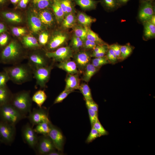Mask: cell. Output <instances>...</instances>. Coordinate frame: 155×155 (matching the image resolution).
Wrapping results in <instances>:
<instances>
[{"instance_id": "6da1fadb", "label": "cell", "mask_w": 155, "mask_h": 155, "mask_svg": "<svg viewBox=\"0 0 155 155\" xmlns=\"http://www.w3.org/2000/svg\"><path fill=\"white\" fill-rule=\"evenodd\" d=\"M23 47L17 41L11 40L9 44L0 51V63L13 65L21 63L26 58Z\"/></svg>"}, {"instance_id": "7a4b0ae2", "label": "cell", "mask_w": 155, "mask_h": 155, "mask_svg": "<svg viewBox=\"0 0 155 155\" xmlns=\"http://www.w3.org/2000/svg\"><path fill=\"white\" fill-rule=\"evenodd\" d=\"M10 80L15 84L20 85L30 81L33 77V70L28 64L21 63L3 68Z\"/></svg>"}, {"instance_id": "3957f363", "label": "cell", "mask_w": 155, "mask_h": 155, "mask_svg": "<svg viewBox=\"0 0 155 155\" xmlns=\"http://www.w3.org/2000/svg\"><path fill=\"white\" fill-rule=\"evenodd\" d=\"M32 101L30 91L23 90L13 94L10 103L21 113L26 116L31 111Z\"/></svg>"}, {"instance_id": "277c9868", "label": "cell", "mask_w": 155, "mask_h": 155, "mask_svg": "<svg viewBox=\"0 0 155 155\" xmlns=\"http://www.w3.org/2000/svg\"><path fill=\"white\" fill-rule=\"evenodd\" d=\"M27 116L24 115L10 103L0 106V121L16 125Z\"/></svg>"}, {"instance_id": "5b68a950", "label": "cell", "mask_w": 155, "mask_h": 155, "mask_svg": "<svg viewBox=\"0 0 155 155\" xmlns=\"http://www.w3.org/2000/svg\"><path fill=\"white\" fill-rule=\"evenodd\" d=\"M15 125L0 121V140L1 142L10 145L16 135Z\"/></svg>"}, {"instance_id": "8992f818", "label": "cell", "mask_w": 155, "mask_h": 155, "mask_svg": "<svg viewBox=\"0 0 155 155\" xmlns=\"http://www.w3.org/2000/svg\"><path fill=\"white\" fill-rule=\"evenodd\" d=\"M56 148L52 140L48 135H43L38 137L34 150L40 155H47L55 150Z\"/></svg>"}, {"instance_id": "52a82bcc", "label": "cell", "mask_w": 155, "mask_h": 155, "mask_svg": "<svg viewBox=\"0 0 155 155\" xmlns=\"http://www.w3.org/2000/svg\"><path fill=\"white\" fill-rule=\"evenodd\" d=\"M52 65H48L38 68L33 70V77L36 80V85L41 88L45 87L48 81L51 70Z\"/></svg>"}, {"instance_id": "ba28073f", "label": "cell", "mask_w": 155, "mask_h": 155, "mask_svg": "<svg viewBox=\"0 0 155 155\" xmlns=\"http://www.w3.org/2000/svg\"><path fill=\"white\" fill-rule=\"evenodd\" d=\"M45 54L48 58L60 62L69 60L72 57V50L67 46L59 48L54 51L46 52Z\"/></svg>"}, {"instance_id": "9c48e42d", "label": "cell", "mask_w": 155, "mask_h": 155, "mask_svg": "<svg viewBox=\"0 0 155 155\" xmlns=\"http://www.w3.org/2000/svg\"><path fill=\"white\" fill-rule=\"evenodd\" d=\"M36 49L27 55L28 63L33 70L48 65L46 55L43 56Z\"/></svg>"}, {"instance_id": "30bf717a", "label": "cell", "mask_w": 155, "mask_h": 155, "mask_svg": "<svg viewBox=\"0 0 155 155\" xmlns=\"http://www.w3.org/2000/svg\"><path fill=\"white\" fill-rule=\"evenodd\" d=\"M22 135L24 142L34 150L38 137L32 126L28 123L23 126L22 130Z\"/></svg>"}, {"instance_id": "8fae6325", "label": "cell", "mask_w": 155, "mask_h": 155, "mask_svg": "<svg viewBox=\"0 0 155 155\" xmlns=\"http://www.w3.org/2000/svg\"><path fill=\"white\" fill-rule=\"evenodd\" d=\"M28 119L32 126L45 121H50L46 112L41 107L34 108L28 114Z\"/></svg>"}, {"instance_id": "7c38bea8", "label": "cell", "mask_w": 155, "mask_h": 155, "mask_svg": "<svg viewBox=\"0 0 155 155\" xmlns=\"http://www.w3.org/2000/svg\"><path fill=\"white\" fill-rule=\"evenodd\" d=\"M50 127V131L48 135L53 142L56 149L59 152L62 151L64 144V137L59 129L51 123Z\"/></svg>"}, {"instance_id": "4fadbf2b", "label": "cell", "mask_w": 155, "mask_h": 155, "mask_svg": "<svg viewBox=\"0 0 155 155\" xmlns=\"http://www.w3.org/2000/svg\"><path fill=\"white\" fill-rule=\"evenodd\" d=\"M153 1H142L139 17L142 21L145 22L149 20L154 15V6Z\"/></svg>"}, {"instance_id": "5bb4252c", "label": "cell", "mask_w": 155, "mask_h": 155, "mask_svg": "<svg viewBox=\"0 0 155 155\" xmlns=\"http://www.w3.org/2000/svg\"><path fill=\"white\" fill-rule=\"evenodd\" d=\"M0 20L3 22L20 23L22 22V18L18 13L4 9L0 10Z\"/></svg>"}, {"instance_id": "9a60e30c", "label": "cell", "mask_w": 155, "mask_h": 155, "mask_svg": "<svg viewBox=\"0 0 155 155\" xmlns=\"http://www.w3.org/2000/svg\"><path fill=\"white\" fill-rule=\"evenodd\" d=\"M67 37L65 34L61 32L55 33L49 41L47 47L49 50L56 49L63 44L66 41Z\"/></svg>"}, {"instance_id": "2e32d148", "label": "cell", "mask_w": 155, "mask_h": 155, "mask_svg": "<svg viewBox=\"0 0 155 155\" xmlns=\"http://www.w3.org/2000/svg\"><path fill=\"white\" fill-rule=\"evenodd\" d=\"M28 21L31 30L37 33L42 29V24L38 16L34 13H30L28 16Z\"/></svg>"}, {"instance_id": "e0dca14e", "label": "cell", "mask_w": 155, "mask_h": 155, "mask_svg": "<svg viewBox=\"0 0 155 155\" xmlns=\"http://www.w3.org/2000/svg\"><path fill=\"white\" fill-rule=\"evenodd\" d=\"M65 82V90L73 91L75 89H79L80 80L78 75L76 74L69 73L66 78Z\"/></svg>"}, {"instance_id": "ac0fdd59", "label": "cell", "mask_w": 155, "mask_h": 155, "mask_svg": "<svg viewBox=\"0 0 155 155\" xmlns=\"http://www.w3.org/2000/svg\"><path fill=\"white\" fill-rule=\"evenodd\" d=\"M21 42L23 47L26 49H38L40 46L37 39L31 35L24 36Z\"/></svg>"}, {"instance_id": "d6986e66", "label": "cell", "mask_w": 155, "mask_h": 155, "mask_svg": "<svg viewBox=\"0 0 155 155\" xmlns=\"http://www.w3.org/2000/svg\"><path fill=\"white\" fill-rule=\"evenodd\" d=\"M57 66L69 74H76L78 72L76 63L70 60L60 62Z\"/></svg>"}, {"instance_id": "ffe728a7", "label": "cell", "mask_w": 155, "mask_h": 155, "mask_svg": "<svg viewBox=\"0 0 155 155\" xmlns=\"http://www.w3.org/2000/svg\"><path fill=\"white\" fill-rule=\"evenodd\" d=\"M13 94L7 85L0 87V106L10 103Z\"/></svg>"}, {"instance_id": "44dd1931", "label": "cell", "mask_w": 155, "mask_h": 155, "mask_svg": "<svg viewBox=\"0 0 155 155\" xmlns=\"http://www.w3.org/2000/svg\"><path fill=\"white\" fill-rule=\"evenodd\" d=\"M38 16L41 22L46 26H51L54 20L51 12L46 9L41 10Z\"/></svg>"}, {"instance_id": "7402d4cb", "label": "cell", "mask_w": 155, "mask_h": 155, "mask_svg": "<svg viewBox=\"0 0 155 155\" xmlns=\"http://www.w3.org/2000/svg\"><path fill=\"white\" fill-rule=\"evenodd\" d=\"M51 7L57 22L60 23L62 21L65 15L61 8L59 0H53Z\"/></svg>"}, {"instance_id": "603a6c76", "label": "cell", "mask_w": 155, "mask_h": 155, "mask_svg": "<svg viewBox=\"0 0 155 155\" xmlns=\"http://www.w3.org/2000/svg\"><path fill=\"white\" fill-rule=\"evenodd\" d=\"M75 59L76 64L80 68H83L89 63L90 57L87 53L83 51L78 53L75 56Z\"/></svg>"}, {"instance_id": "cb8c5ba5", "label": "cell", "mask_w": 155, "mask_h": 155, "mask_svg": "<svg viewBox=\"0 0 155 155\" xmlns=\"http://www.w3.org/2000/svg\"><path fill=\"white\" fill-rule=\"evenodd\" d=\"M47 96L44 91L39 90L36 91L32 97V101L35 102L38 107H41L47 98Z\"/></svg>"}, {"instance_id": "d4e9b609", "label": "cell", "mask_w": 155, "mask_h": 155, "mask_svg": "<svg viewBox=\"0 0 155 155\" xmlns=\"http://www.w3.org/2000/svg\"><path fill=\"white\" fill-rule=\"evenodd\" d=\"M99 68L95 67L92 63H88L85 67L83 80L88 82L98 70Z\"/></svg>"}, {"instance_id": "484cf974", "label": "cell", "mask_w": 155, "mask_h": 155, "mask_svg": "<svg viewBox=\"0 0 155 155\" xmlns=\"http://www.w3.org/2000/svg\"><path fill=\"white\" fill-rule=\"evenodd\" d=\"M51 123L50 121L41 123L36 125L34 130L36 133L48 135L51 129Z\"/></svg>"}, {"instance_id": "4316f807", "label": "cell", "mask_w": 155, "mask_h": 155, "mask_svg": "<svg viewBox=\"0 0 155 155\" xmlns=\"http://www.w3.org/2000/svg\"><path fill=\"white\" fill-rule=\"evenodd\" d=\"M144 22V36L148 39L154 38L155 36V25L150 20Z\"/></svg>"}, {"instance_id": "83f0119b", "label": "cell", "mask_w": 155, "mask_h": 155, "mask_svg": "<svg viewBox=\"0 0 155 155\" xmlns=\"http://www.w3.org/2000/svg\"><path fill=\"white\" fill-rule=\"evenodd\" d=\"M86 38L89 40L96 43L98 45L106 44L99 37L98 35L87 27Z\"/></svg>"}, {"instance_id": "f1b7e54d", "label": "cell", "mask_w": 155, "mask_h": 155, "mask_svg": "<svg viewBox=\"0 0 155 155\" xmlns=\"http://www.w3.org/2000/svg\"><path fill=\"white\" fill-rule=\"evenodd\" d=\"M75 3L83 9H90L96 7L98 2L94 0H73Z\"/></svg>"}, {"instance_id": "f546056e", "label": "cell", "mask_w": 155, "mask_h": 155, "mask_svg": "<svg viewBox=\"0 0 155 155\" xmlns=\"http://www.w3.org/2000/svg\"><path fill=\"white\" fill-rule=\"evenodd\" d=\"M53 0H32V3L35 8L40 10L46 9L52 5Z\"/></svg>"}, {"instance_id": "4dcf8cb0", "label": "cell", "mask_w": 155, "mask_h": 155, "mask_svg": "<svg viewBox=\"0 0 155 155\" xmlns=\"http://www.w3.org/2000/svg\"><path fill=\"white\" fill-rule=\"evenodd\" d=\"M77 18L79 22L85 27H87L96 21L95 19L82 12H80L78 13Z\"/></svg>"}, {"instance_id": "1f68e13d", "label": "cell", "mask_w": 155, "mask_h": 155, "mask_svg": "<svg viewBox=\"0 0 155 155\" xmlns=\"http://www.w3.org/2000/svg\"><path fill=\"white\" fill-rule=\"evenodd\" d=\"M59 1L65 16L72 12L74 8L72 0H59Z\"/></svg>"}, {"instance_id": "d6a6232c", "label": "cell", "mask_w": 155, "mask_h": 155, "mask_svg": "<svg viewBox=\"0 0 155 155\" xmlns=\"http://www.w3.org/2000/svg\"><path fill=\"white\" fill-rule=\"evenodd\" d=\"M75 18L74 15L71 13L65 16L62 21V26L65 28L72 27L75 22Z\"/></svg>"}, {"instance_id": "836d02e7", "label": "cell", "mask_w": 155, "mask_h": 155, "mask_svg": "<svg viewBox=\"0 0 155 155\" xmlns=\"http://www.w3.org/2000/svg\"><path fill=\"white\" fill-rule=\"evenodd\" d=\"M79 89L83 94L86 101L93 100L90 89L87 84L83 83L80 85Z\"/></svg>"}, {"instance_id": "e575fe53", "label": "cell", "mask_w": 155, "mask_h": 155, "mask_svg": "<svg viewBox=\"0 0 155 155\" xmlns=\"http://www.w3.org/2000/svg\"><path fill=\"white\" fill-rule=\"evenodd\" d=\"M133 50V47L130 45H126L121 46L120 59L122 60L125 59L131 54Z\"/></svg>"}, {"instance_id": "d590c367", "label": "cell", "mask_w": 155, "mask_h": 155, "mask_svg": "<svg viewBox=\"0 0 155 155\" xmlns=\"http://www.w3.org/2000/svg\"><path fill=\"white\" fill-rule=\"evenodd\" d=\"M87 27H77L74 30L75 36L80 38L84 42L86 38Z\"/></svg>"}, {"instance_id": "8d00e7d4", "label": "cell", "mask_w": 155, "mask_h": 155, "mask_svg": "<svg viewBox=\"0 0 155 155\" xmlns=\"http://www.w3.org/2000/svg\"><path fill=\"white\" fill-rule=\"evenodd\" d=\"M106 57H95L92 60V64L95 67L99 68L102 66L110 63Z\"/></svg>"}, {"instance_id": "74e56055", "label": "cell", "mask_w": 155, "mask_h": 155, "mask_svg": "<svg viewBox=\"0 0 155 155\" xmlns=\"http://www.w3.org/2000/svg\"><path fill=\"white\" fill-rule=\"evenodd\" d=\"M11 41L7 32L0 34V51L5 48Z\"/></svg>"}, {"instance_id": "f35d334b", "label": "cell", "mask_w": 155, "mask_h": 155, "mask_svg": "<svg viewBox=\"0 0 155 155\" xmlns=\"http://www.w3.org/2000/svg\"><path fill=\"white\" fill-rule=\"evenodd\" d=\"M101 2L106 8L109 9H114L120 5L117 0H101Z\"/></svg>"}, {"instance_id": "ab89813d", "label": "cell", "mask_w": 155, "mask_h": 155, "mask_svg": "<svg viewBox=\"0 0 155 155\" xmlns=\"http://www.w3.org/2000/svg\"><path fill=\"white\" fill-rule=\"evenodd\" d=\"M92 127L96 130L101 136L108 135V132L103 127L99 120L96 121L92 126Z\"/></svg>"}, {"instance_id": "60d3db41", "label": "cell", "mask_w": 155, "mask_h": 155, "mask_svg": "<svg viewBox=\"0 0 155 155\" xmlns=\"http://www.w3.org/2000/svg\"><path fill=\"white\" fill-rule=\"evenodd\" d=\"M101 136L100 134L96 130L92 127L90 133L86 140V142L87 143L91 142L96 138Z\"/></svg>"}, {"instance_id": "b9f144b4", "label": "cell", "mask_w": 155, "mask_h": 155, "mask_svg": "<svg viewBox=\"0 0 155 155\" xmlns=\"http://www.w3.org/2000/svg\"><path fill=\"white\" fill-rule=\"evenodd\" d=\"M73 91L65 90L61 92L55 100L54 104H55L61 102L67 96Z\"/></svg>"}, {"instance_id": "7bdbcfd3", "label": "cell", "mask_w": 155, "mask_h": 155, "mask_svg": "<svg viewBox=\"0 0 155 155\" xmlns=\"http://www.w3.org/2000/svg\"><path fill=\"white\" fill-rule=\"evenodd\" d=\"M9 80V76L5 71L3 70L0 72V87L7 85V83Z\"/></svg>"}, {"instance_id": "ee69618b", "label": "cell", "mask_w": 155, "mask_h": 155, "mask_svg": "<svg viewBox=\"0 0 155 155\" xmlns=\"http://www.w3.org/2000/svg\"><path fill=\"white\" fill-rule=\"evenodd\" d=\"M11 30L13 34L17 37L24 35L26 32L25 28L20 27H13L11 28Z\"/></svg>"}, {"instance_id": "f6af8a7d", "label": "cell", "mask_w": 155, "mask_h": 155, "mask_svg": "<svg viewBox=\"0 0 155 155\" xmlns=\"http://www.w3.org/2000/svg\"><path fill=\"white\" fill-rule=\"evenodd\" d=\"M49 38L48 33L46 32H44L41 33L38 37V42L40 45H45L48 42Z\"/></svg>"}, {"instance_id": "bcb514c9", "label": "cell", "mask_w": 155, "mask_h": 155, "mask_svg": "<svg viewBox=\"0 0 155 155\" xmlns=\"http://www.w3.org/2000/svg\"><path fill=\"white\" fill-rule=\"evenodd\" d=\"M87 108L90 123L92 126L96 121L98 120V113L88 108Z\"/></svg>"}, {"instance_id": "7dc6e473", "label": "cell", "mask_w": 155, "mask_h": 155, "mask_svg": "<svg viewBox=\"0 0 155 155\" xmlns=\"http://www.w3.org/2000/svg\"><path fill=\"white\" fill-rule=\"evenodd\" d=\"M106 57L110 62L112 63H115L118 59L117 56L112 49H109L108 51Z\"/></svg>"}, {"instance_id": "c3c4849f", "label": "cell", "mask_w": 155, "mask_h": 155, "mask_svg": "<svg viewBox=\"0 0 155 155\" xmlns=\"http://www.w3.org/2000/svg\"><path fill=\"white\" fill-rule=\"evenodd\" d=\"M83 44V41L80 38L74 36L72 40V44L73 47L78 49L81 47Z\"/></svg>"}, {"instance_id": "681fc988", "label": "cell", "mask_w": 155, "mask_h": 155, "mask_svg": "<svg viewBox=\"0 0 155 155\" xmlns=\"http://www.w3.org/2000/svg\"><path fill=\"white\" fill-rule=\"evenodd\" d=\"M86 104L87 108L91 109L96 113H98V105L94 100L86 101Z\"/></svg>"}, {"instance_id": "f907efd6", "label": "cell", "mask_w": 155, "mask_h": 155, "mask_svg": "<svg viewBox=\"0 0 155 155\" xmlns=\"http://www.w3.org/2000/svg\"><path fill=\"white\" fill-rule=\"evenodd\" d=\"M121 45L117 44H114L108 46L109 49H111L116 55L118 59H120Z\"/></svg>"}, {"instance_id": "816d5d0a", "label": "cell", "mask_w": 155, "mask_h": 155, "mask_svg": "<svg viewBox=\"0 0 155 155\" xmlns=\"http://www.w3.org/2000/svg\"><path fill=\"white\" fill-rule=\"evenodd\" d=\"M108 48V46L106 45L103 49L98 52L95 53H92L91 56L95 57H103L107 52Z\"/></svg>"}, {"instance_id": "f5cc1de1", "label": "cell", "mask_w": 155, "mask_h": 155, "mask_svg": "<svg viewBox=\"0 0 155 155\" xmlns=\"http://www.w3.org/2000/svg\"><path fill=\"white\" fill-rule=\"evenodd\" d=\"M83 43L84 46L85 48L87 49H94L97 46V44L94 42L92 41L86 39Z\"/></svg>"}, {"instance_id": "db71d44e", "label": "cell", "mask_w": 155, "mask_h": 155, "mask_svg": "<svg viewBox=\"0 0 155 155\" xmlns=\"http://www.w3.org/2000/svg\"><path fill=\"white\" fill-rule=\"evenodd\" d=\"M30 0H20L17 6L19 8L24 9L26 7Z\"/></svg>"}, {"instance_id": "11a10c76", "label": "cell", "mask_w": 155, "mask_h": 155, "mask_svg": "<svg viewBox=\"0 0 155 155\" xmlns=\"http://www.w3.org/2000/svg\"><path fill=\"white\" fill-rule=\"evenodd\" d=\"M7 27L5 23L2 20H0V34L7 32Z\"/></svg>"}, {"instance_id": "9f6ffc18", "label": "cell", "mask_w": 155, "mask_h": 155, "mask_svg": "<svg viewBox=\"0 0 155 155\" xmlns=\"http://www.w3.org/2000/svg\"><path fill=\"white\" fill-rule=\"evenodd\" d=\"M8 0H0V10L2 9L7 4Z\"/></svg>"}, {"instance_id": "6f0895ef", "label": "cell", "mask_w": 155, "mask_h": 155, "mask_svg": "<svg viewBox=\"0 0 155 155\" xmlns=\"http://www.w3.org/2000/svg\"><path fill=\"white\" fill-rule=\"evenodd\" d=\"M61 153L59 152H56L55 150L47 154V155H60Z\"/></svg>"}, {"instance_id": "680465c9", "label": "cell", "mask_w": 155, "mask_h": 155, "mask_svg": "<svg viewBox=\"0 0 155 155\" xmlns=\"http://www.w3.org/2000/svg\"><path fill=\"white\" fill-rule=\"evenodd\" d=\"M120 5L127 3L129 0H117Z\"/></svg>"}, {"instance_id": "91938a15", "label": "cell", "mask_w": 155, "mask_h": 155, "mask_svg": "<svg viewBox=\"0 0 155 155\" xmlns=\"http://www.w3.org/2000/svg\"><path fill=\"white\" fill-rule=\"evenodd\" d=\"M153 24L155 25V16L153 15L150 20Z\"/></svg>"}, {"instance_id": "94428289", "label": "cell", "mask_w": 155, "mask_h": 155, "mask_svg": "<svg viewBox=\"0 0 155 155\" xmlns=\"http://www.w3.org/2000/svg\"><path fill=\"white\" fill-rule=\"evenodd\" d=\"M20 0H9L11 3L14 4H18Z\"/></svg>"}, {"instance_id": "6125c7cd", "label": "cell", "mask_w": 155, "mask_h": 155, "mask_svg": "<svg viewBox=\"0 0 155 155\" xmlns=\"http://www.w3.org/2000/svg\"><path fill=\"white\" fill-rule=\"evenodd\" d=\"M142 1H153L154 0H141Z\"/></svg>"}, {"instance_id": "be15d7a7", "label": "cell", "mask_w": 155, "mask_h": 155, "mask_svg": "<svg viewBox=\"0 0 155 155\" xmlns=\"http://www.w3.org/2000/svg\"><path fill=\"white\" fill-rule=\"evenodd\" d=\"M0 143H1V141H0Z\"/></svg>"}, {"instance_id": "e7e4bbea", "label": "cell", "mask_w": 155, "mask_h": 155, "mask_svg": "<svg viewBox=\"0 0 155 155\" xmlns=\"http://www.w3.org/2000/svg\"></svg>"}]
</instances>
